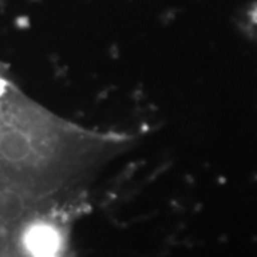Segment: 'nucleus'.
<instances>
[{"label": "nucleus", "mask_w": 257, "mask_h": 257, "mask_svg": "<svg viewBox=\"0 0 257 257\" xmlns=\"http://www.w3.org/2000/svg\"><path fill=\"white\" fill-rule=\"evenodd\" d=\"M29 189L0 186V224L9 226L20 221L30 206Z\"/></svg>", "instance_id": "1"}, {"label": "nucleus", "mask_w": 257, "mask_h": 257, "mask_svg": "<svg viewBox=\"0 0 257 257\" xmlns=\"http://www.w3.org/2000/svg\"><path fill=\"white\" fill-rule=\"evenodd\" d=\"M25 246L32 257H55L60 247V234L55 227L39 223L25 236Z\"/></svg>", "instance_id": "2"}]
</instances>
